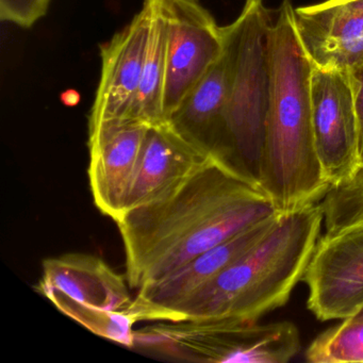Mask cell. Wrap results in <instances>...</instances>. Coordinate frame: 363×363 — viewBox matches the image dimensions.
Listing matches in <instances>:
<instances>
[{
  "mask_svg": "<svg viewBox=\"0 0 363 363\" xmlns=\"http://www.w3.org/2000/svg\"><path fill=\"white\" fill-rule=\"evenodd\" d=\"M52 0H0V20L30 28L48 13Z\"/></svg>",
  "mask_w": 363,
  "mask_h": 363,
  "instance_id": "20",
  "label": "cell"
},
{
  "mask_svg": "<svg viewBox=\"0 0 363 363\" xmlns=\"http://www.w3.org/2000/svg\"><path fill=\"white\" fill-rule=\"evenodd\" d=\"M224 28V50L199 84L165 120L176 133L210 158L218 159L237 48L235 21Z\"/></svg>",
  "mask_w": 363,
  "mask_h": 363,
  "instance_id": "12",
  "label": "cell"
},
{
  "mask_svg": "<svg viewBox=\"0 0 363 363\" xmlns=\"http://www.w3.org/2000/svg\"><path fill=\"white\" fill-rule=\"evenodd\" d=\"M154 5L155 0H144L131 22L99 46L101 78L89 125L128 116L141 82Z\"/></svg>",
  "mask_w": 363,
  "mask_h": 363,
  "instance_id": "11",
  "label": "cell"
},
{
  "mask_svg": "<svg viewBox=\"0 0 363 363\" xmlns=\"http://www.w3.org/2000/svg\"><path fill=\"white\" fill-rule=\"evenodd\" d=\"M150 125L111 118L89 125V182L95 206L116 222Z\"/></svg>",
  "mask_w": 363,
  "mask_h": 363,
  "instance_id": "10",
  "label": "cell"
},
{
  "mask_svg": "<svg viewBox=\"0 0 363 363\" xmlns=\"http://www.w3.org/2000/svg\"><path fill=\"white\" fill-rule=\"evenodd\" d=\"M279 212L252 182L208 158L171 193L116 220L126 278L139 291Z\"/></svg>",
  "mask_w": 363,
  "mask_h": 363,
  "instance_id": "1",
  "label": "cell"
},
{
  "mask_svg": "<svg viewBox=\"0 0 363 363\" xmlns=\"http://www.w3.org/2000/svg\"><path fill=\"white\" fill-rule=\"evenodd\" d=\"M167 33L164 122L224 50V28L199 0H159Z\"/></svg>",
  "mask_w": 363,
  "mask_h": 363,
  "instance_id": "6",
  "label": "cell"
},
{
  "mask_svg": "<svg viewBox=\"0 0 363 363\" xmlns=\"http://www.w3.org/2000/svg\"><path fill=\"white\" fill-rule=\"evenodd\" d=\"M352 91H354V107L359 131V155L361 169H363V62L350 69Z\"/></svg>",
  "mask_w": 363,
  "mask_h": 363,
  "instance_id": "21",
  "label": "cell"
},
{
  "mask_svg": "<svg viewBox=\"0 0 363 363\" xmlns=\"http://www.w3.org/2000/svg\"><path fill=\"white\" fill-rule=\"evenodd\" d=\"M129 288L126 275L116 273L105 261L88 254L46 259L37 286L40 293L58 291L84 305L123 313L133 301Z\"/></svg>",
  "mask_w": 363,
  "mask_h": 363,
  "instance_id": "15",
  "label": "cell"
},
{
  "mask_svg": "<svg viewBox=\"0 0 363 363\" xmlns=\"http://www.w3.org/2000/svg\"><path fill=\"white\" fill-rule=\"evenodd\" d=\"M294 21L314 67L350 71L363 62V0L294 8Z\"/></svg>",
  "mask_w": 363,
  "mask_h": 363,
  "instance_id": "13",
  "label": "cell"
},
{
  "mask_svg": "<svg viewBox=\"0 0 363 363\" xmlns=\"http://www.w3.org/2000/svg\"><path fill=\"white\" fill-rule=\"evenodd\" d=\"M311 105L316 152L333 188L352 179L361 169L350 71L313 65Z\"/></svg>",
  "mask_w": 363,
  "mask_h": 363,
  "instance_id": "7",
  "label": "cell"
},
{
  "mask_svg": "<svg viewBox=\"0 0 363 363\" xmlns=\"http://www.w3.org/2000/svg\"><path fill=\"white\" fill-rule=\"evenodd\" d=\"M167 59V33L159 0H155L150 40L139 89L126 118L152 126L164 123L163 92Z\"/></svg>",
  "mask_w": 363,
  "mask_h": 363,
  "instance_id": "16",
  "label": "cell"
},
{
  "mask_svg": "<svg viewBox=\"0 0 363 363\" xmlns=\"http://www.w3.org/2000/svg\"><path fill=\"white\" fill-rule=\"evenodd\" d=\"M65 315L80 323L82 326L122 345L135 346V323L123 312L107 311L78 303L58 291L42 292Z\"/></svg>",
  "mask_w": 363,
  "mask_h": 363,
  "instance_id": "17",
  "label": "cell"
},
{
  "mask_svg": "<svg viewBox=\"0 0 363 363\" xmlns=\"http://www.w3.org/2000/svg\"><path fill=\"white\" fill-rule=\"evenodd\" d=\"M271 96L259 186L279 213L318 203L331 189L316 152L312 123L313 63L284 0L269 29Z\"/></svg>",
  "mask_w": 363,
  "mask_h": 363,
  "instance_id": "2",
  "label": "cell"
},
{
  "mask_svg": "<svg viewBox=\"0 0 363 363\" xmlns=\"http://www.w3.org/2000/svg\"><path fill=\"white\" fill-rule=\"evenodd\" d=\"M280 213L271 216L199 255L158 281L138 291L125 314L135 323L164 322L178 306L205 288L269 230Z\"/></svg>",
  "mask_w": 363,
  "mask_h": 363,
  "instance_id": "9",
  "label": "cell"
},
{
  "mask_svg": "<svg viewBox=\"0 0 363 363\" xmlns=\"http://www.w3.org/2000/svg\"><path fill=\"white\" fill-rule=\"evenodd\" d=\"M324 224L322 203L280 213L271 230L164 322L220 318L255 323L288 303Z\"/></svg>",
  "mask_w": 363,
  "mask_h": 363,
  "instance_id": "3",
  "label": "cell"
},
{
  "mask_svg": "<svg viewBox=\"0 0 363 363\" xmlns=\"http://www.w3.org/2000/svg\"><path fill=\"white\" fill-rule=\"evenodd\" d=\"M135 344L184 360L220 363H286L301 346L293 323L220 318L156 322L135 331Z\"/></svg>",
  "mask_w": 363,
  "mask_h": 363,
  "instance_id": "5",
  "label": "cell"
},
{
  "mask_svg": "<svg viewBox=\"0 0 363 363\" xmlns=\"http://www.w3.org/2000/svg\"><path fill=\"white\" fill-rule=\"evenodd\" d=\"M208 158L167 123L150 126L125 196L122 214L167 196Z\"/></svg>",
  "mask_w": 363,
  "mask_h": 363,
  "instance_id": "14",
  "label": "cell"
},
{
  "mask_svg": "<svg viewBox=\"0 0 363 363\" xmlns=\"http://www.w3.org/2000/svg\"><path fill=\"white\" fill-rule=\"evenodd\" d=\"M301 281L318 320H345L363 309V226L318 239Z\"/></svg>",
  "mask_w": 363,
  "mask_h": 363,
  "instance_id": "8",
  "label": "cell"
},
{
  "mask_svg": "<svg viewBox=\"0 0 363 363\" xmlns=\"http://www.w3.org/2000/svg\"><path fill=\"white\" fill-rule=\"evenodd\" d=\"M358 314H359V315L363 316V309H362V310H361V311H360V312H359V313H358Z\"/></svg>",
  "mask_w": 363,
  "mask_h": 363,
  "instance_id": "22",
  "label": "cell"
},
{
  "mask_svg": "<svg viewBox=\"0 0 363 363\" xmlns=\"http://www.w3.org/2000/svg\"><path fill=\"white\" fill-rule=\"evenodd\" d=\"M271 16L263 0H246L235 20L237 48L222 147L216 159L258 188L271 96Z\"/></svg>",
  "mask_w": 363,
  "mask_h": 363,
  "instance_id": "4",
  "label": "cell"
},
{
  "mask_svg": "<svg viewBox=\"0 0 363 363\" xmlns=\"http://www.w3.org/2000/svg\"><path fill=\"white\" fill-rule=\"evenodd\" d=\"M305 357L311 363H363V316L356 314L323 331Z\"/></svg>",
  "mask_w": 363,
  "mask_h": 363,
  "instance_id": "18",
  "label": "cell"
},
{
  "mask_svg": "<svg viewBox=\"0 0 363 363\" xmlns=\"http://www.w3.org/2000/svg\"><path fill=\"white\" fill-rule=\"evenodd\" d=\"M320 203L326 233L363 226V169L348 182L333 186Z\"/></svg>",
  "mask_w": 363,
  "mask_h": 363,
  "instance_id": "19",
  "label": "cell"
}]
</instances>
